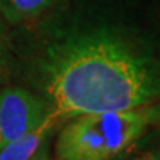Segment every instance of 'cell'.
<instances>
[{"mask_svg": "<svg viewBox=\"0 0 160 160\" xmlns=\"http://www.w3.org/2000/svg\"><path fill=\"white\" fill-rule=\"evenodd\" d=\"M19 25L15 53L59 120L160 98V39L142 22L137 0H59Z\"/></svg>", "mask_w": 160, "mask_h": 160, "instance_id": "obj_1", "label": "cell"}, {"mask_svg": "<svg viewBox=\"0 0 160 160\" xmlns=\"http://www.w3.org/2000/svg\"><path fill=\"white\" fill-rule=\"evenodd\" d=\"M154 119V104L122 111L85 113L64 126L55 160H111L144 137Z\"/></svg>", "mask_w": 160, "mask_h": 160, "instance_id": "obj_2", "label": "cell"}, {"mask_svg": "<svg viewBox=\"0 0 160 160\" xmlns=\"http://www.w3.org/2000/svg\"><path fill=\"white\" fill-rule=\"evenodd\" d=\"M49 113L43 98L21 86L0 91V148L37 126Z\"/></svg>", "mask_w": 160, "mask_h": 160, "instance_id": "obj_3", "label": "cell"}, {"mask_svg": "<svg viewBox=\"0 0 160 160\" xmlns=\"http://www.w3.org/2000/svg\"><path fill=\"white\" fill-rule=\"evenodd\" d=\"M58 122L59 119L52 111H49L37 126L22 133L21 137H17L6 142L0 148V160H30L43 147L45 141Z\"/></svg>", "mask_w": 160, "mask_h": 160, "instance_id": "obj_4", "label": "cell"}, {"mask_svg": "<svg viewBox=\"0 0 160 160\" xmlns=\"http://www.w3.org/2000/svg\"><path fill=\"white\" fill-rule=\"evenodd\" d=\"M59 0H0V15L12 25L33 21Z\"/></svg>", "mask_w": 160, "mask_h": 160, "instance_id": "obj_5", "label": "cell"}, {"mask_svg": "<svg viewBox=\"0 0 160 160\" xmlns=\"http://www.w3.org/2000/svg\"><path fill=\"white\" fill-rule=\"evenodd\" d=\"M111 160H160V150L142 148L141 145H138L137 139L135 142H132L128 148H125Z\"/></svg>", "mask_w": 160, "mask_h": 160, "instance_id": "obj_6", "label": "cell"}, {"mask_svg": "<svg viewBox=\"0 0 160 160\" xmlns=\"http://www.w3.org/2000/svg\"><path fill=\"white\" fill-rule=\"evenodd\" d=\"M9 64V48L6 40L0 34V71Z\"/></svg>", "mask_w": 160, "mask_h": 160, "instance_id": "obj_7", "label": "cell"}, {"mask_svg": "<svg viewBox=\"0 0 160 160\" xmlns=\"http://www.w3.org/2000/svg\"><path fill=\"white\" fill-rule=\"evenodd\" d=\"M30 160H51L49 159V153H48V150H46L45 145H43V147H42Z\"/></svg>", "mask_w": 160, "mask_h": 160, "instance_id": "obj_8", "label": "cell"}, {"mask_svg": "<svg viewBox=\"0 0 160 160\" xmlns=\"http://www.w3.org/2000/svg\"><path fill=\"white\" fill-rule=\"evenodd\" d=\"M153 125L159 126V129H160V102L154 104V119H153Z\"/></svg>", "mask_w": 160, "mask_h": 160, "instance_id": "obj_9", "label": "cell"}]
</instances>
